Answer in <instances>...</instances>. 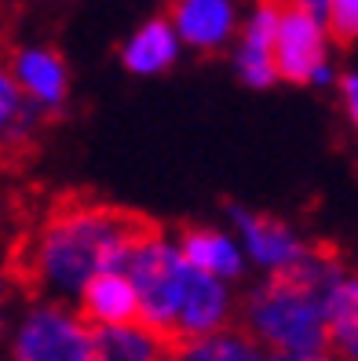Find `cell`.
Instances as JSON below:
<instances>
[{
    "label": "cell",
    "mask_w": 358,
    "mask_h": 361,
    "mask_svg": "<svg viewBox=\"0 0 358 361\" xmlns=\"http://www.w3.org/2000/svg\"><path fill=\"white\" fill-rule=\"evenodd\" d=\"M329 361H347V357H333V354H329Z\"/></svg>",
    "instance_id": "22"
},
{
    "label": "cell",
    "mask_w": 358,
    "mask_h": 361,
    "mask_svg": "<svg viewBox=\"0 0 358 361\" xmlns=\"http://www.w3.org/2000/svg\"><path fill=\"white\" fill-rule=\"evenodd\" d=\"M146 223L132 212L102 201H62L26 233L11 263L18 285L33 295L66 300L102 270H121L124 252Z\"/></svg>",
    "instance_id": "1"
},
{
    "label": "cell",
    "mask_w": 358,
    "mask_h": 361,
    "mask_svg": "<svg viewBox=\"0 0 358 361\" xmlns=\"http://www.w3.org/2000/svg\"><path fill=\"white\" fill-rule=\"evenodd\" d=\"M15 288H18V281H15L11 267H8V263H0V332H4L8 317H11V300H15Z\"/></svg>",
    "instance_id": "19"
},
{
    "label": "cell",
    "mask_w": 358,
    "mask_h": 361,
    "mask_svg": "<svg viewBox=\"0 0 358 361\" xmlns=\"http://www.w3.org/2000/svg\"><path fill=\"white\" fill-rule=\"evenodd\" d=\"M227 216H230V226H234V238L241 245L245 263L256 267L263 278L267 274H289L311 248V241L297 226L278 219V216H270V212L230 204Z\"/></svg>",
    "instance_id": "5"
},
{
    "label": "cell",
    "mask_w": 358,
    "mask_h": 361,
    "mask_svg": "<svg viewBox=\"0 0 358 361\" xmlns=\"http://www.w3.org/2000/svg\"><path fill=\"white\" fill-rule=\"evenodd\" d=\"M176 245H179L186 263L205 270V274H213V278H220V281L238 285L249 274V263L241 256L238 238L223 226H205V223L186 226V230H179Z\"/></svg>",
    "instance_id": "10"
},
{
    "label": "cell",
    "mask_w": 358,
    "mask_h": 361,
    "mask_svg": "<svg viewBox=\"0 0 358 361\" xmlns=\"http://www.w3.org/2000/svg\"><path fill=\"white\" fill-rule=\"evenodd\" d=\"M168 23H172L183 48L213 55L234 40L241 8H238V0H176Z\"/></svg>",
    "instance_id": "9"
},
{
    "label": "cell",
    "mask_w": 358,
    "mask_h": 361,
    "mask_svg": "<svg viewBox=\"0 0 358 361\" xmlns=\"http://www.w3.org/2000/svg\"><path fill=\"white\" fill-rule=\"evenodd\" d=\"M333 88H336V95H340L344 117L354 124V121H358V73H354V70H336Z\"/></svg>",
    "instance_id": "18"
},
{
    "label": "cell",
    "mask_w": 358,
    "mask_h": 361,
    "mask_svg": "<svg viewBox=\"0 0 358 361\" xmlns=\"http://www.w3.org/2000/svg\"><path fill=\"white\" fill-rule=\"evenodd\" d=\"M4 332L11 361H95L92 325L66 300L33 295L8 317Z\"/></svg>",
    "instance_id": "3"
},
{
    "label": "cell",
    "mask_w": 358,
    "mask_h": 361,
    "mask_svg": "<svg viewBox=\"0 0 358 361\" xmlns=\"http://www.w3.org/2000/svg\"><path fill=\"white\" fill-rule=\"evenodd\" d=\"M275 73L289 84H314V88H333L336 66H333V40L318 15L307 8L282 0L278 23H275Z\"/></svg>",
    "instance_id": "4"
},
{
    "label": "cell",
    "mask_w": 358,
    "mask_h": 361,
    "mask_svg": "<svg viewBox=\"0 0 358 361\" xmlns=\"http://www.w3.org/2000/svg\"><path fill=\"white\" fill-rule=\"evenodd\" d=\"M322 300V317H326V332H329V354L333 357H358V278L351 267L318 288Z\"/></svg>",
    "instance_id": "12"
},
{
    "label": "cell",
    "mask_w": 358,
    "mask_h": 361,
    "mask_svg": "<svg viewBox=\"0 0 358 361\" xmlns=\"http://www.w3.org/2000/svg\"><path fill=\"white\" fill-rule=\"evenodd\" d=\"M92 343H95V361H168V350H172V343L150 325H143L139 317L107 329H92Z\"/></svg>",
    "instance_id": "14"
},
{
    "label": "cell",
    "mask_w": 358,
    "mask_h": 361,
    "mask_svg": "<svg viewBox=\"0 0 358 361\" xmlns=\"http://www.w3.org/2000/svg\"><path fill=\"white\" fill-rule=\"evenodd\" d=\"M282 0H256L249 15L238 23V44H234V73L245 88H270L278 80L275 73V23H278Z\"/></svg>",
    "instance_id": "8"
},
{
    "label": "cell",
    "mask_w": 358,
    "mask_h": 361,
    "mask_svg": "<svg viewBox=\"0 0 358 361\" xmlns=\"http://www.w3.org/2000/svg\"><path fill=\"white\" fill-rule=\"evenodd\" d=\"M179 51H183V44H179L172 23L168 18H146L121 44V62L136 77H157V73L176 66Z\"/></svg>",
    "instance_id": "13"
},
{
    "label": "cell",
    "mask_w": 358,
    "mask_h": 361,
    "mask_svg": "<svg viewBox=\"0 0 358 361\" xmlns=\"http://www.w3.org/2000/svg\"><path fill=\"white\" fill-rule=\"evenodd\" d=\"M8 361H11V357H8Z\"/></svg>",
    "instance_id": "23"
},
{
    "label": "cell",
    "mask_w": 358,
    "mask_h": 361,
    "mask_svg": "<svg viewBox=\"0 0 358 361\" xmlns=\"http://www.w3.org/2000/svg\"><path fill=\"white\" fill-rule=\"evenodd\" d=\"M322 23L333 44H354L358 37V0H329Z\"/></svg>",
    "instance_id": "17"
},
{
    "label": "cell",
    "mask_w": 358,
    "mask_h": 361,
    "mask_svg": "<svg viewBox=\"0 0 358 361\" xmlns=\"http://www.w3.org/2000/svg\"><path fill=\"white\" fill-rule=\"evenodd\" d=\"M238 322V292L230 281H220L213 274H205L198 267L186 270L183 295L176 307V322H172V343L191 336H205Z\"/></svg>",
    "instance_id": "6"
},
{
    "label": "cell",
    "mask_w": 358,
    "mask_h": 361,
    "mask_svg": "<svg viewBox=\"0 0 358 361\" xmlns=\"http://www.w3.org/2000/svg\"><path fill=\"white\" fill-rule=\"evenodd\" d=\"M238 325L267 354H329L322 300L297 274H267L260 285L238 295Z\"/></svg>",
    "instance_id": "2"
},
{
    "label": "cell",
    "mask_w": 358,
    "mask_h": 361,
    "mask_svg": "<svg viewBox=\"0 0 358 361\" xmlns=\"http://www.w3.org/2000/svg\"><path fill=\"white\" fill-rule=\"evenodd\" d=\"M8 73L15 77L18 92L40 117H55L70 102V66L62 51L48 44H23L11 51Z\"/></svg>",
    "instance_id": "7"
},
{
    "label": "cell",
    "mask_w": 358,
    "mask_h": 361,
    "mask_svg": "<svg viewBox=\"0 0 358 361\" xmlns=\"http://www.w3.org/2000/svg\"><path fill=\"white\" fill-rule=\"evenodd\" d=\"M292 4H300V8H307L311 15H326V4H329V0H292Z\"/></svg>",
    "instance_id": "20"
},
{
    "label": "cell",
    "mask_w": 358,
    "mask_h": 361,
    "mask_svg": "<svg viewBox=\"0 0 358 361\" xmlns=\"http://www.w3.org/2000/svg\"><path fill=\"white\" fill-rule=\"evenodd\" d=\"M263 361H329V354H326V357H304V354H267Z\"/></svg>",
    "instance_id": "21"
},
{
    "label": "cell",
    "mask_w": 358,
    "mask_h": 361,
    "mask_svg": "<svg viewBox=\"0 0 358 361\" xmlns=\"http://www.w3.org/2000/svg\"><path fill=\"white\" fill-rule=\"evenodd\" d=\"M40 117L33 106L26 102V95L18 92L15 77L8 73V66H0V146H26L37 128H40Z\"/></svg>",
    "instance_id": "16"
},
{
    "label": "cell",
    "mask_w": 358,
    "mask_h": 361,
    "mask_svg": "<svg viewBox=\"0 0 358 361\" xmlns=\"http://www.w3.org/2000/svg\"><path fill=\"white\" fill-rule=\"evenodd\" d=\"M77 314L88 322L92 329H107L121 322H136L139 317V300L136 288L124 270H102L73 295Z\"/></svg>",
    "instance_id": "11"
},
{
    "label": "cell",
    "mask_w": 358,
    "mask_h": 361,
    "mask_svg": "<svg viewBox=\"0 0 358 361\" xmlns=\"http://www.w3.org/2000/svg\"><path fill=\"white\" fill-rule=\"evenodd\" d=\"M263 357L267 350L238 322L227 329H216V332H205V336L179 339L168 350V361H263Z\"/></svg>",
    "instance_id": "15"
}]
</instances>
